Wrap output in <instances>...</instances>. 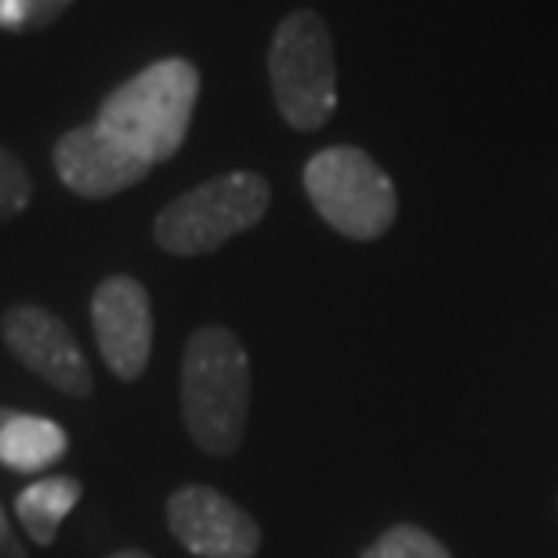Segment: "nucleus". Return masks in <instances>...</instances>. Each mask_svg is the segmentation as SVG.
I'll list each match as a JSON object with an SVG mask.
<instances>
[{
    "mask_svg": "<svg viewBox=\"0 0 558 558\" xmlns=\"http://www.w3.org/2000/svg\"><path fill=\"white\" fill-rule=\"evenodd\" d=\"M251 414V355L229 327H199L182 355V421L210 457L240 450Z\"/></svg>",
    "mask_w": 558,
    "mask_h": 558,
    "instance_id": "f257e3e1",
    "label": "nucleus"
},
{
    "mask_svg": "<svg viewBox=\"0 0 558 558\" xmlns=\"http://www.w3.org/2000/svg\"><path fill=\"white\" fill-rule=\"evenodd\" d=\"M196 98V65L185 59H160L106 95L95 120L149 163H163L182 149Z\"/></svg>",
    "mask_w": 558,
    "mask_h": 558,
    "instance_id": "f03ea898",
    "label": "nucleus"
},
{
    "mask_svg": "<svg viewBox=\"0 0 558 558\" xmlns=\"http://www.w3.org/2000/svg\"><path fill=\"white\" fill-rule=\"evenodd\" d=\"M305 193L316 215L344 240L371 243L396 226V185L371 153L355 145H330L305 163Z\"/></svg>",
    "mask_w": 558,
    "mask_h": 558,
    "instance_id": "7ed1b4c3",
    "label": "nucleus"
},
{
    "mask_svg": "<svg viewBox=\"0 0 558 558\" xmlns=\"http://www.w3.org/2000/svg\"><path fill=\"white\" fill-rule=\"evenodd\" d=\"M269 199L272 189L262 174L254 171L218 174L171 199L156 215L153 236L167 254H178V258L210 254L232 236L258 226L265 210H269Z\"/></svg>",
    "mask_w": 558,
    "mask_h": 558,
    "instance_id": "20e7f679",
    "label": "nucleus"
},
{
    "mask_svg": "<svg viewBox=\"0 0 558 558\" xmlns=\"http://www.w3.org/2000/svg\"><path fill=\"white\" fill-rule=\"evenodd\" d=\"M269 81L283 120L294 131H319L338 109V62L330 29L316 11L279 22L269 48Z\"/></svg>",
    "mask_w": 558,
    "mask_h": 558,
    "instance_id": "39448f33",
    "label": "nucleus"
},
{
    "mask_svg": "<svg viewBox=\"0 0 558 558\" xmlns=\"http://www.w3.org/2000/svg\"><path fill=\"white\" fill-rule=\"evenodd\" d=\"M0 338L11 355L51 388L70 399H87L95 392V377L87 355L73 330L40 305H11L0 319Z\"/></svg>",
    "mask_w": 558,
    "mask_h": 558,
    "instance_id": "423d86ee",
    "label": "nucleus"
},
{
    "mask_svg": "<svg viewBox=\"0 0 558 558\" xmlns=\"http://www.w3.org/2000/svg\"><path fill=\"white\" fill-rule=\"evenodd\" d=\"M167 526L196 558H254L262 551L258 522L210 486L174 489L167 497Z\"/></svg>",
    "mask_w": 558,
    "mask_h": 558,
    "instance_id": "0eeeda50",
    "label": "nucleus"
},
{
    "mask_svg": "<svg viewBox=\"0 0 558 558\" xmlns=\"http://www.w3.org/2000/svg\"><path fill=\"white\" fill-rule=\"evenodd\" d=\"M92 327L109 374L138 381L153 352V305L135 276H109L92 298Z\"/></svg>",
    "mask_w": 558,
    "mask_h": 558,
    "instance_id": "6e6552de",
    "label": "nucleus"
},
{
    "mask_svg": "<svg viewBox=\"0 0 558 558\" xmlns=\"http://www.w3.org/2000/svg\"><path fill=\"white\" fill-rule=\"evenodd\" d=\"M54 171H59L62 185L84 199H109L124 189L138 185L153 163L128 149L117 135L98 124H81L54 142Z\"/></svg>",
    "mask_w": 558,
    "mask_h": 558,
    "instance_id": "1a4fd4ad",
    "label": "nucleus"
},
{
    "mask_svg": "<svg viewBox=\"0 0 558 558\" xmlns=\"http://www.w3.org/2000/svg\"><path fill=\"white\" fill-rule=\"evenodd\" d=\"M70 453V435L59 421L11 410V417L0 428V464L15 475L48 472Z\"/></svg>",
    "mask_w": 558,
    "mask_h": 558,
    "instance_id": "9d476101",
    "label": "nucleus"
},
{
    "mask_svg": "<svg viewBox=\"0 0 558 558\" xmlns=\"http://www.w3.org/2000/svg\"><path fill=\"white\" fill-rule=\"evenodd\" d=\"M81 497H84L81 478L44 475V478H33L15 497V515L22 522V530L29 533V541L48 548V544H54V537H59V526L65 522V515L81 505Z\"/></svg>",
    "mask_w": 558,
    "mask_h": 558,
    "instance_id": "9b49d317",
    "label": "nucleus"
},
{
    "mask_svg": "<svg viewBox=\"0 0 558 558\" xmlns=\"http://www.w3.org/2000/svg\"><path fill=\"white\" fill-rule=\"evenodd\" d=\"M360 558H453V555L439 537H432L424 526L399 522V526L385 530Z\"/></svg>",
    "mask_w": 558,
    "mask_h": 558,
    "instance_id": "f8f14e48",
    "label": "nucleus"
},
{
    "mask_svg": "<svg viewBox=\"0 0 558 558\" xmlns=\"http://www.w3.org/2000/svg\"><path fill=\"white\" fill-rule=\"evenodd\" d=\"M73 0H0V26L8 33L48 29L70 11Z\"/></svg>",
    "mask_w": 558,
    "mask_h": 558,
    "instance_id": "ddd939ff",
    "label": "nucleus"
},
{
    "mask_svg": "<svg viewBox=\"0 0 558 558\" xmlns=\"http://www.w3.org/2000/svg\"><path fill=\"white\" fill-rule=\"evenodd\" d=\"M33 199V182L29 171L11 149L0 145V221L19 218Z\"/></svg>",
    "mask_w": 558,
    "mask_h": 558,
    "instance_id": "4468645a",
    "label": "nucleus"
},
{
    "mask_svg": "<svg viewBox=\"0 0 558 558\" xmlns=\"http://www.w3.org/2000/svg\"><path fill=\"white\" fill-rule=\"evenodd\" d=\"M0 558H26V548H22V541L15 537V530L8 526L4 508H0Z\"/></svg>",
    "mask_w": 558,
    "mask_h": 558,
    "instance_id": "2eb2a0df",
    "label": "nucleus"
},
{
    "mask_svg": "<svg viewBox=\"0 0 558 558\" xmlns=\"http://www.w3.org/2000/svg\"><path fill=\"white\" fill-rule=\"evenodd\" d=\"M109 558H153V555H145V551H138V548H124V551H113Z\"/></svg>",
    "mask_w": 558,
    "mask_h": 558,
    "instance_id": "dca6fc26",
    "label": "nucleus"
}]
</instances>
